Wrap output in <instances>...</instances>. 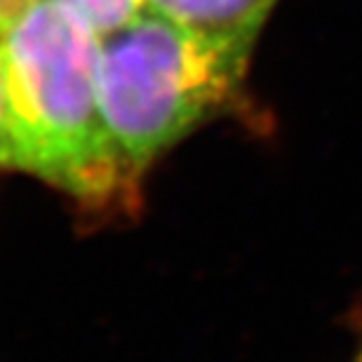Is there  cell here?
Returning a JSON list of instances; mask_svg holds the SVG:
<instances>
[{
  "label": "cell",
  "mask_w": 362,
  "mask_h": 362,
  "mask_svg": "<svg viewBox=\"0 0 362 362\" xmlns=\"http://www.w3.org/2000/svg\"><path fill=\"white\" fill-rule=\"evenodd\" d=\"M148 10L186 24L262 35L280 0H146Z\"/></svg>",
  "instance_id": "3957f363"
},
{
  "label": "cell",
  "mask_w": 362,
  "mask_h": 362,
  "mask_svg": "<svg viewBox=\"0 0 362 362\" xmlns=\"http://www.w3.org/2000/svg\"><path fill=\"white\" fill-rule=\"evenodd\" d=\"M0 168L3 170H19L17 148H14L12 127H10V113H7L3 71H0Z\"/></svg>",
  "instance_id": "5b68a950"
},
{
  "label": "cell",
  "mask_w": 362,
  "mask_h": 362,
  "mask_svg": "<svg viewBox=\"0 0 362 362\" xmlns=\"http://www.w3.org/2000/svg\"><path fill=\"white\" fill-rule=\"evenodd\" d=\"M99 42L78 14L40 0L0 38V71L19 170L104 212L132 205L139 181L101 113Z\"/></svg>",
  "instance_id": "6da1fadb"
},
{
  "label": "cell",
  "mask_w": 362,
  "mask_h": 362,
  "mask_svg": "<svg viewBox=\"0 0 362 362\" xmlns=\"http://www.w3.org/2000/svg\"><path fill=\"white\" fill-rule=\"evenodd\" d=\"M40 0H0V38L7 35Z\"/></svg>",
  "instance_id": "8992f818"
},
{
  "label": "cell",
  "mask_w": 362,
  "mask_h": 362,
  "mask_svg": "<svg viewBox=\"0 0 362 362\" xmlns=\"http://www.w3.org/2000/svg\"><path fill=\"white\" fill-rule=\"evenodd\" d=\"M78 14L99 38H106L148 10L146 0H54Z\"/></svg>",
  "instance_id": "277c9868"
},
{
  "label": "cell",
  "mask_w": 362,
  "mask_h": 362,
  "mask_svg": "<svg viewBox=\"0 0 362 362\" xmlns=\"http://www.w3.org/2000/svg\"><path fill=\"white\" fill-rule=\"evenodd\" d=\"M257 40L153 10L101 38V113L139 184L151 165L200 127L255 111L247 83Z\"/></svg>",
  "instance_id": "7a4b0ae2"
},
{
  "label": "cell",
  "mask_w": 362,
  "mask_h": 362,
  "mask_svg": "<svg viewBox=\"0 0 362 362\" xmlns=\"http://www.w3.org/2000/svg\"><path fill=\"white\" fill-rule=\"evenodd\" d=\"M358 362H362V351H360V358H358Z\"/></svg>",
  "instance_id": "52a82bcc"
}]
</instances>
